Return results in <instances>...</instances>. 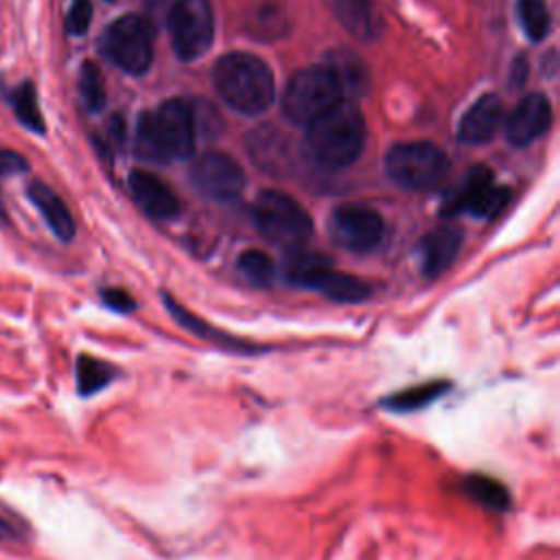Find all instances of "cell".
Segmentation results:
<instances>
[{
	"label": "cell",
	"instance_id": "obj_29",
	"mask_svg": "<svg viewBox=\"0 0 560 560\" xmlns=\"http://www.w3.org/2000/svg\"><path fill=\"white\" fill-rule=\"evenodd\" d=\"M92 22V2L90 0H70L66 11V31L68 35H85Z\"/></svg>",
	"mask_w": 560,
	"mask_h": 560
},
{
	"label": "cell",
	"instance_id": "obj_33",
	"mask_svg": "<svg viewBox=\"0 0 560 560\" xmlns=\"http://www.w3.org/2000/svg\"><path fill=\"white\" fill-rule=\"evenodd\" d=\"M18 538H20L18 527L11 521L0 516V540H18Z\"/></svg>",
	"mask_w": 560,
	"mask_h": 560
},
{
	"label": "cell",
	"instance_id": "obj_3",
	"mask_svg": "<svg viewBox=\"0 0 560 560\" xmlns=\"http://www.w3.org/2000/svg\"><path fill=\"white\" fill-rule=\"evenodd\" d=\"M365 120L350 98H341L306 127V151L317 166L346 168L363 151Z\"/></svg>",
	"mask_w": 560,
	"mask_h": 560
},
{
	"label": "cell",
	"instance_id": "obj_4",
	"mask_svg": "<svg viewBox=\"0 0 560 560\" xmlns=\"http://www.w3.org/2000/svg\"><path fill=\"white\" fill-rule=\"evenodd\" d=\"M256 230L273 245L298 252L313 236L308 212L282 190H260L249 206Z\"/></svg>",
	"mask_w": 560,
	"mask_h": 560
},
{
	"label": "cell",
	"instance_id": "obj_11",
	"mask_svg": "<svg viewBox=\"0 0 560 560\" xmlns=\"http://www.w3.org/2000/svg\"><path fill=\"white\" fill-rule=\"evenodd\" d=\"M190 184L195 190L217 203L236 201L245 188V173L241 164L225 153L208 151L190 166Z\"/></svg>",
	"mask_w": 560,
	"mask_h": 560
},
{
	"label": "cell",
	"instance_id": "obj_30",
	"mask_svg": "<svg viewBox=\"0 0 560 560\" xmlns=\"http://www.w3.org/2000/svg\"><path fill=\"white\" fill-rule=\"evenodd\" d=\"M101 300L107 308L116 311V313H129L136 308V300L125 291V289H116V287H107L101 291Z\"/></svg>",
	"mask_w": 560,
	"mask_h": 560
},
{
	"label": "cell",
	"instance_id": "obj_7",
	"mask_svg": "<svg viewBox=\"0 0 560 560\" xmlns=\"http://www.w3.org/2000/svg\"><path fill=\"white\" fill-rule=\"evenodd\" d=\"M282 271L289 284L319 291L335 302H363L370 298L368 282L357 276L337 271L332 262L322 254L291 252Z\"/></svg>",
	"mask_w": 560,
	"mask_h": 560
},
{
	"label": "cell",
	"instance_id": "obj_2",
	"mask_svg": "<svg viewBox=\"0 0 560 560\" xmlns=\"http://www.w3.org/2000/svg\"><path fill=\"white\" fill-rule=\"evenodd\" d=\"M212 81L223 103L245 116L267 112L276 98V79L269 63L252 52L234 50L219 57Z\"/></svg>",
	"mask_w": 560,
	"mask_h": 560
},
{
	"label": "cell",
	"instance_id": "obj_32",
	"mask_svg": "<svg viewBox=\"0 0 560 560\" xmlns=\"http://www.w3.org/2000/svg\"><path fill=\"white\" fill-rule=\"evenodd\" d=\"M510 77L514 79V85H523V81H525V77H527V59L516 57V61L512 63Z\"/></svg>",
	"mask_w": 560,
	"mask_h": 560
},
{
	"label": "cell",
	"instance_id": "obj_24",
	"mask_svg": "<svg viewBox=\"0 0 560 560\" xmlns=\"http://www.w3.org/2000/svg\"><path fill=\"white\" fill-rule=\"evenodd\" d=\"M114 374H116V370L96 357L81 354L77 359V387H79L81 396L96 394L98 389L109 385Z\"/></svg>",
	"mask_w": 560,
	"mask_h": 560
},
{
	"label": "cell",
	"instance_id": "obj_26",
	"mask_svg": "<svg viewBox=\"0 0 560 560\" xmlns=\"http://www.w3.org/2000/svg\"><path fill=\"white\" fill-rule=\"evenodd\" d=\"M516 15L523 33L532 42H542L551 26V15L545 0H516Z\"/></svg>",
	"mask_w": 560,
	"mask_h": 560
},
{
	"label": "cell",
	"instance_id": "obj_21",
	"mask_svg": "<svg viewBox=\"0 0 560 560\" xmlns=\"http://www.w3.org/2000/svg\"><path fill=\"white\" fill-rule=\"evenodd\" d=\"M448 389L446 381H431V383H420L407 389H400L392 396H387L383 400V405L392 411L398 413H407V411H416L420 407H427L429 402H433L435 398H440L444 392Z\"/></svg>",
	"mask_w": 560,
	"mask_h": 560
},
{
	"label": "cell",
	"instance_id": "obj_20",
	"mask_svg": "<svg viewBox=\"0 0 560 560\" xmlns=\"http://www.w3.org/2000/svg\"><path fill=\"white\" fill-rule=\"evenodd\" d=\"M324 66L337 79L343 96H359L368 90V68L357 52L348 48H337L328 52V61Z\"/></svg>",
	"mask_w": 560,
	"mask_h": 560
},
{
	"label": "cell",
	"instance_id": "obj_6",
	"mask_svg": "<svg viewBox=\"0 0 560 560\" xmlns=\"http://www.w3.org/2000/svg\"><path fill=\"white\" fill-rule=\"evenodd\" d=\"M341 98L343 94L337 79L324 63H319L304 68L289 79L280 107L291 125L308 127Z\"/></svg>",
	"mask_w": 560,
	"mask_h": 560
},
{
	"label": "cell",
	"instance_id": "obj_22",
	"mask_svg": "<svg viewBox=\"0 0 560 560\" xmlns=\"http://www.w3.org/2000/svg\"><path fill=\"white\" fill-rule=\"evenodd\" d=\"M164 298V304H166V308H168V313L177 319V324L179 326H184V328H188L190 332H195L197 337H203V339H208V341H212V343H221V346H225V348H249L247 343H243V341H238V339H232L230 335H225V332H221V330H214L210 324H206V322H201L199 317H195L192 313H188L179 302H175L171 295H162Z\"/></svg>",
	"mask_w": 560,
	"mask_h": 560
},
{
	"label": "cell",
	"instance_id": "obj_1",
	"mask_svg": "<svg viewBox=\"0 0 560 560\" xmlns=\"http://www.w3.org/2000/svg\"><path fill=\"white\" fill-rule=\"evenodd\" d=\"M197 118L184 98H168L153 112H142L136 122V155L151 164L188 160L195 153Z\"/></svg>",
	"mask_w": 560,
	"mask_h": 560
},
{
	"label": "cell",
	"instance_id": "obj_31",
	"mask_svg": "<svg viewBox=\"0 0 560 560\" xmlns=\"http://www.w3.org/2000/svg\"><path fill=\"white\" fill-rule=\"evenodd\" d=\"M109 138L116 147H120L125 142V120L120 116H112L109 120Z\"/></svg>",
	"mask_w": 560,
	"mask_h": 560
},
{
	"label": "cell",
	"instance_id": "obj_12",
	"mask_svg": "<svg viewBox=\"0 0 560 560\" xmlns=\"http://www.w3.org/2000/svg\"><path fill=\"white\" fill-rule=\"evenodd\" d=\"M328 234L335 245L348 252L365 254L383 236V217L361 203H346L330 212Z\"/></svg>",
	"mask_w": 560,
	"mask_h": 560
},
{
	"label": "cell",
	"instance_id": "obj_10",
	"mask_svg": "<svg viewBox=\"0 0 560 560\" xmlns=\"http://www.w3.org/2000/svg\"><path fill=\"white\" fill-rule=\"evenodd\" d=\"M508 201L510 190L494 184V175L486 164H477L444 197L440 214L448 219L459 212H468L479 219H492L508 206Z\"/></svg>",
	"mask_w": 560,
	"mask_h": 560
},
{
	"label": "cell",
	"instance_id": "obj_17",
	"mask_svg": "<svg viewBox=\"0 0 560 560\" xmlns=\"http://www.w3.org/2000/svg\"><path fill=\"white\" fill-rule=\"evenodd\" d=\"M26 197L37 208V212L42 214V219L46 221L50 232L61 243H70L74 238V232H77L74 219L68 210V206L63 203V199L48 184H44L39 179L31 182L26 186Z\"/></svg>",
	"mask_w": 560,
	"mask_h": 560
},
{
	"label": "cell",
	"instance_id": "obj_19",
	"mask_svg": "<svg viewBox=\"0 0 560 560\" xmlns=\"http://www.w3.org/2000/svg\"><path fill=\"white\" fill-rule=\"evenodd\" d=\"M339 24L359 42L376 39L381 26L372 0H332Z\"/></svg>",
	"mask_w": 560,
	"mask_h": 560
},
{
	"label": "cell",
	"instance_id": "obj_16",
	"mask_svg": "<svg viewBox=\"0 0 560 560\" xmlns=\"http://www.w3.org/2000/svg\"><path fill=\"white\" fill-rule=\"evenodd\" d=\"M462 247V230L457 225H440L431 230L422 243H420V254H422V273L427 278H438L448 267L455 262L457 254Z\"/></svg>",
	"mask_w": 560,
	"mask_h": 560
},
{
	"label": "cell",
	"instance_id": "obj_23",
	"mask_svg": "<svg viewBox=\"0 0 560 560\" xmlns=\"http://www.w3.org/2000/svg\"><path fill=\"white\" fill-rule=\"evenodd\" d=\"M464 490L481 505L490 508V510H497V512H503L510 508V492L508 488L494 479V477H488V475H468L464 479Z\"/></svg>",
	"mask_w": 560,
	"mask_h": 560
},
{
	"label": "cell",
	"instance_id": "obj_14",
	"mask_svg": "<svg viewBox=\"0 0 560 560\" xmlns=\"http://www.w3.org/2000/svg\"><path fill=\"white\" fill-rule=\"evenodd\" d=\"M129 190L136 203L158 221H168L179 214V201L173 190L149 171H131L129 173Z\"/></svg>",
	"mask_w": 560,
	"mask_h": 560
},
{
	"label": "cell",
	"instance_id": "obj_15",
	"mask_svg": "<svg viewBox=\"0 0 560 560\" xmlns=\"http://www.w3.org/2000/svg\"><path fill=\"white\" fill-rule=\"evenodd\" d=\"M503 125V103L497 94L479 96L462 116L457 136L466 144L490 142Z\"/></svg>",
	"mask_w": 560,
	"mask_h": 560
},
{
	"label": "cell",
	"instance_id": "obj_9",
	"mask_svg": "<svg viewBox=\"0 0 560 560\" xmlns=\"http://www.w3.org/2000/svg\"><path fill=\"white\" fill-rule=\"evenodd\" d=\"M166 28L173 50L182 61L203 57L214 39V13L210 0H173L166 13Z\"/></svg>",
	"mask_w": 560,
	"mask_h": 560
},
{
	"label": "cell",
	"instance_id": "obj_13",
	"mask_svg": "<svg viewBox=\"0 0 560 560\" xmlns=\"http://www.w3.org/2000/svg\"><path fill=\"white\" fill-rule=\"evenodd\" d=\"M551 118L553 112L549 98L540 92L527 94L505 118V138L514 147H527L549 131Z\"/></svg>",
	"mask_w": 560,
	"mask_h": 560
},
{
	"label": "cell",
	"instance_id": "obj_18",
	"mask_svg": "<svg viewBox=\"0 0 560 560\" xmlns=\"http://www.w3.org/2000/svg\"><path fill=\"white\" fill-rule=\"evenodd\" d=\"M0 96L11 107L13 116L18 118V122L22 127H26L28 131H33L37 136L46 133V122H44V116H42V109H39L37 90H35L33 81L24 79L22 83H18L13 88L0 85Z\"/></svg>",
	"mask_w": 560,
	"mask_h": 560
},
{
	"label": "cell",
	"instance_id": "obj_28",
	"mask_svg": "<svg viewBox=\"0 0 560 560\" xmlns=\"http://www.w3.org/2000/svg\"><path fill=\"white\" fill-rule=\"evenodd\" d=\"M28 171V160L15 149H0V223L7 221V208L2 201V182Z\"/></svg>",
	"mask_w": 560,
	"mask_h": 560
},
{
	"label": "cell",
	"instance_id": "obj_8",
	"mask_svg": "<svg viewBox=\"0 0 560 560\" xmlns=\"http://www.w3.org/2000/svg\"><path fill=\"white\" fill-rule=\"evenodd\" d=\"M101 55L127 74L140 77L153 61L151 24L136 13L116 18L98 37Z\"/></svg>",
	"mask_w": 560,
	"mask_h": 560
},
{
	"label": "cell",
	"instance_id": "obj_25",
	"mask_svg": "<svg viewBox=\"0 0 560 560\" xmlns=\"http://www.w3.org/2000/svg\"><path fill=\"white\" fill-rule=\"evenodd\" d=\"M236 267L241 271V276L254 284V287H260V289H267L273 284L276 280V262L262 254L260 249H247V252H241L238 260H236Z\"/></svg>",
	"mask_w": 560,
	"mask_h": 560
},
{
	"label": "cell",
	"instance_id": "obj_27",
	"mask_svg": "<svg viewBox=\"0 0 560 560\" xmlns=\"http://www.w3.org/2000/svg\"><path fill=\"white\" fill-rule=\"evenodd\" d=\"M79 96L90 114H98L105 107V83L98 66L94 61H83L79 70Z\"/></svg>",
	"mask_w": 560,
	"mask_h": 560
},
{
	"label": "cell",
	"instance_id": "obj_5",
	"mask_svg": "<svg viewBox=\"0 0 560 560\" xmlns=\"http://www.w3.org/2000/svg\"><path fill=\"white\" fill-rule=\"evenodd\" d=\"M389 179L407 190H433L451 173L448 155L433 142H398L385 155Z\"/></svg>",
	"mask_w": 560,
	"mask_h": 560
}]
</instances>
